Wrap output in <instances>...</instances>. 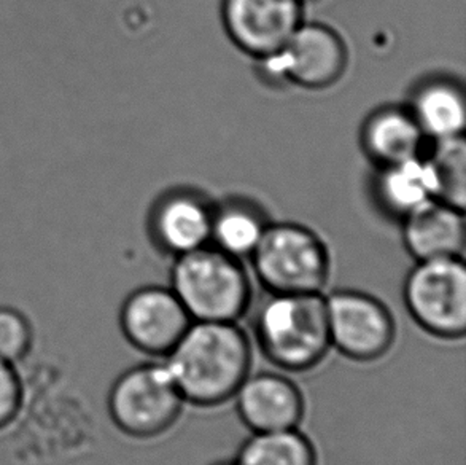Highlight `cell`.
Returning <instances> with one entry per match:
<instances>
[{
    "label": "cell",
    "instance_id": "cell-18",
    "mask_svg": "<svg viewBox=\"0 0 466 465\" xmlns=\"http://www.w3.org/2000/svg\"><path fill=\"white\" fill-rule=\"evenodd\" d=\"M268 223L248 204L229 202L212 215L210 243L238 260L252 257Z\"/></svg>",
    "mask_w": 466,
    "mask_h": 465
},
{
    "label": "cell",
    "instance_id": "cell-10",
    "mask_svg": "<svg viewBox=\"0 0 466 465\" xmlns=\"http://www.w3.org/2000/svg\"><path fill=\"white\" fill-rule=\"evenodd\" d=\"M221 15L234 44L263 59L280 50L303 23V0H223Z\"/></svg>",
    "mask_w": 466,
    "mask_h": 465
},
{
    "label": "cell",
    "instance_id": "cell-22",
    "mask_svg": "<svg viewBox=\"0 0 466 465\" xmlns=\"http://www.w3.org/2000/svg\"><path fill=\"white\" fill-rule=\"evenodd\" d=\"M214 465H236L234 464V460H231V462H217V464Z\"/></svg>",
    "mask_w": 466,
    "mask_h": 465
},
{
    "label": "cell",
    "instance_id": "cell-8",
    "mask_svg": "<svg viewBox=\"0 0 466 465\" xmlns=\"http://www.w3.org/2000/svg\"><path fill=\"white\" fill-rule=\"evenodd\" d=\"M266 77L301 88L321 89L339 80L347 48L338 32L317 23H301L280 50L258 59Z\"/></svg>",
    "mask_w": 466,
    "mask_h": 465
},
{
    "label": "cell",
    "instance_id": "cell-11",
    "mask_svg": "<svg viewBox=\"0 0 466 465\" xmlns=\"http://www.w3.org/2000/svg\"><path fill=\"white\" fill-rule=\"evenodd\" d=\"M233 398L240 421L252 434L290 430L299 428L303 421V392L290 377L280 373L248 375Z\"/></svg>",
    "mask_w": 466,
    "mask_h": 465
},
{
    "label": "cell",
    "instance_id": "cell-16",
    "mask_svg": "<svg viewBox=\"0 0 466 465\" xmlns=\"http://www.w3.org/2000/svg\"><path fill=\"white\" fill-rule=\"evenodd\" d=\"M410 112L425 138H461L466 125V99L461 85L436 78L423 83L412 98Z\"/></svg>",
    "mask_w": 466,
    "mask_h": 465
},
{
    "label": "cell",
    "instance_id": "cell-6",
    "mask_svg": "<svg viewBox=\"0 0 466 465\" xmlns=\"http://www.w3.org/2000/svg\"><path fill=\"white\" fill-rule=\"evenodd\" d=\"M403 302L412 321L440 340L466 334V266L463 258L416 262L403 284Z\"/></svg>",
    "mask_w": 466,
    "mask_h": 465
},
{
    "label": "cell",
    "instance_id": "cell-2",
    "mask_svg": "<svg viewBox=\"0 0 466 465\" xmlns=\"http://www.w3.org/2000/svg\"><path fill=\"white\" fill-rule=\"evenodd\" d=\"M252 326L259 351L282 370H312L331 349L323 294L268 292Z\"/></svg>",
    "mask_w": 466,
    "mask_h": 465
},
{
    "label": "cell",
    "instance_id": "cell-17",
    "mask_svg": "<svg viewBox=\"0 0 466 465\" xmlns=\"http://www.w3.org/2000/svg\"><path fill=\"white\" fill-rule=\"evenodd\" d=\"M312 441L298 429L252 434L234 458L236 465H317Z\"/></svg>",
    "mask_w": 466,
    "mask_h": 465
},
{
    "label": "cell",
    "instance_id": "cell-5",
    "mask_svg": "<svg viewBox=\"0 0 466 465\" xmlns=\"http://www.w3.org/2000/svg\"><path fill=\"white\" fill-rule=\"evenodd\" d=\"M185 400L163 362L136 365L108 390L107 409L116 429L148 440L167 432L182 415Z\"/></svg>",
    "mask_w": 466,
    "mask_h": 465
},
{
    "label": "cell",
    "instance_id": "cell-21",
    "mask_svg": "<svg viewBox=\"0 0 466 465\" xmlns=\"http://www.w3.org/2000/svg\"><path fill=\"white\" fill-rule=\"evenodd\" d=\"M25 405V384L16 365L0 358V432L19 418Z\"/></svg>",
    "mask_w": 466,
    "mask_h": 465
},
{
    "label": "cell",
    "instance_id": "cell-15",
    "mask_svg": "<svg viewBox=\"0 0 466 465\" xmlns=\"http://www.w3.org/2000/svg\"><path fill=\"white\" fill-rule=\"evenodd\" d=\"M378 193L385 208L401 219L438 200L440 185L430 158L417 155L384 166L379 177Z\"/></svg>",
    "mask_w": 466,
    "mask_h": 465
},
{
    "label": "cell",
    "instance_id": "cell-20",
    "mask_svg": "<svg viewBox=\"0 0 466 465\" xmlns=\"http://www.w3.org/2000/svg\"><path fill=\"white\" fill-rule=\"evenodd\" d=\"M35 332L31 319L18 308L0 306V358L18 365L32 352Z\"/></svg>",
    "mask_w": 466,
    "mask_h": 465
},
{
    "label": "cell",
    "instance_id": "cell-9",
    "mask_svg": "<svg viewBox=\"0 0 466 465\" xmlns=\"http://www.w3.org/2000/svg\"><path fill=\"white\" fill-rule=\"evenodd\" d=\"M191 322L170 287L146 285L136 289L120 308L121 334L134 349L152 357H164Z\"/></svg>",
    "mask_w": 466,
    "mask_h": 465
},
{
    "label": "cell",
    "instance_id": "cell-14",
    "mask_svg": "<svg viewBox=\"0 0 466 465\" xmlns=\"http://www.w3.org/2000/svg\"><path fill=\"white\" fill-rule=\"evenodd\" d=\"M422 129L410 108H384L366 119L361 142L380 168L420 155Z\"/></svg>",
    "mask_w": 466,
    "mask_h": 465
},
{
    "label": "cell",
    "instance_id": "cell-19",
    "mask_svg": "<svg viewBox=\"0 0 466 465\" xmlns=\"http://www.w3.org/2000/svg\"><path fill=\"white\" fill-rule=\"evenodd\" d=\"M429 158L440 185L438 200L465 211L466 145L463 136L436 140Z\"/></svg>",
    "mask_w": 466,
    "mask_h": 465
},
{
    "label": "cell",
    "instance_id": "cell-7",
    "mask_svg": "<svg viewBox=\"0 0 466 465\" xmlns=\"http://www.w3.org/2000/svg\"><path fill=\"white\" fill-rule=\"evenodd\" d=\"M331 347L355 362H374L390 351L397 322L376 296L340 289L325 295Z\"/></svg>",
    "mask_w": 466,
    "mask_h": 465
},
{
    "label": "cell",
    "instance_id": "cell-4",
    "mask_svg": "<svg viewBox=\"0 0 466 465\" xmlns=\"http://www.w3.org/2000/svg\"><path fill=\"white\" fill-rule=\"evenodd\" d=\"M250 260L261 285L274 294H323L331 273L320 236L289 222L268 225Z\"/></svg>",
    "mask_w": 466,
    "mask_h": 465
},
{
    "label": "cell",
    "instance_id": "cell-13",
    "mask_svg": "<svg viewBox=\"0 0 466 465\" xmlns=\"http://www.w3.org/2000/svg\"><path fill=\"white\" fill-rule=\"evenodd\" d=\"M214 211L198 196L170 195L157 204L153 232L157 244L174 258L210 244Z\"/></svg>",
    "mask_w": 466,
    "mask_h": 465
},
{
    "label": "cell",
    "instance_id": "cell-3",
    "mask_svg": "<svg viewBox=\"0 0 466 465\" xmlns=\"http://www.w3.org/2000/svg\"><path fill=\"white\" fill-rule=\"evenodd\" d=\"M170 290L193 322H238L252 305V283L242 260L210 244L176 257Z\"/></svg>",
    "mask_w": 466,
    "mask_h": 465
},
{
    "label": "cell",
    "instance_id": "cell-1",
    "mask_svg": "<svg viewBox=\"0 0 466 465\" xmlns=\"http://www.w3.org/2000/svg\"><path fill=\"white\" fill-rule=\"evenodd\" d=\"M185 403L217 407L252 370V347L238 322H191L163 360Z\"/></svg>",
    "mask_w": 466,
    "mask_h": 465
},
{
    "label": "cell",
    "instance_id": "cell-12",
    "mask_svg": "<svg viewBox=\"0 0 466 465\" xmlns=\"http://www.w3.org/2000/svg\"><path fill=\"white\" fill-rule=\"evenodd\" d=\"M465 211L441 200L427 202L403 217V243L416 262L461 257L465 251Z\"/></svg>",
    "mask_w": 466,
    "mask_h": 465
}]
</instances>
